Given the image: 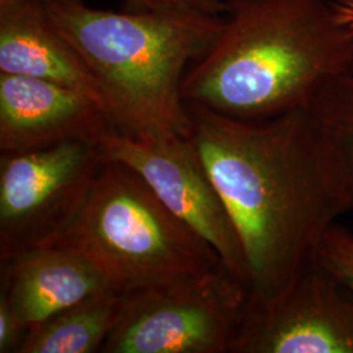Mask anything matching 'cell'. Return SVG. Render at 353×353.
<instances>
[{"label": "cell", "mask_w": 353, "mask_h": 353, "mask_svg": "<svg viewBox=\"0 0 353 353\" xmlns=\"http://www.w3.org/2000/svg\"><path fill=\"white\" fill-rule=\"evenodd\" d=\"M52 24L100 84L108 114L127 137H189L182 97L188 65L220 34L224 17L113 12L81 1L46 6Z\"/></svg>", "instance_id": "obj_3"}, {"label": "cell", "mask_w": 353, "mask_h": 353, "mask_svg": "<svg viewBox=\"0 0 353 353\" xmlns=\"http://www.w3.org/2000/svg\"><path fill=\"white\" fill-rule=\"evenodd\" d=\"M229 353H353V293L314 259L276 296L249 297Z\"/></svg>", "instance_id": "obj_8"}, {"label": "cell", "mask_w": 353, "mask_h": 353, "mask_svg": "<svg viewBox=\"0 0 353 353\" xmlns=\"http://www.w3.org/2000/svg\"><path fill=\"white\" fill-rule=\"evenodd\" d=\"M212 46L190 67L185 103L245 121L306 110L353 72V34L326 0H227Z\"/></svg>", "instance_id": "obj_2"}, {"label": "cell", "mask_w": 353, "mask_h": 353, "mask_svg": "<svg viewBox=\"0 0 353 353\" xmlns=\"http://www.w3.org/2000/svg\"><path fill=\"white\" fill-rule=\"evenodd\" d=\"M248 303L224 265L128 290L101 353H229Z\"/></svg>", "instance_id": "obj_5"}, {"label": "cell", "mask_w": 353, "mask_h": 353, "mask_svg": "<svg viewBox=\"0 0 353 353\" xmlns=\"http://www.w3.org/2000/svg\"><path fill=\"white\" fill-rule=\"evenodd\" d=\"M103 163L100 144L87 141L0 154V262L59 240Z\"/></svg>", "instance_id": "obj_6"}, {"label": "cell", "mask_w": 353, "mask_h": 353, "mask_svg": "<svg viewBox=\"0 0 353 353\" xmlns=\"http://www.w3.org/2000/svg\"><path fill=\"white\" fill-rule=\"evenodd\" d=\"M106 290L105 279L85 258L59 245L0 262V294L28 328Z\"/></svg>", "instance_id": "obj_11"}, {"label": "cell", "mask_w": 353, "mask_h": 353, "mask_svg": "<svg viewBox=\"0 0 353 353\" xmlns=\"http://www.w3.org/2000/svg\"><path fill=\"white\" fill-rule=\"evenodd\" d=\"M21 1H34V3L49 6V4H63V3H72V1H81V0H0V4H11V3H21Z\"/></svg>", "instance_id": "obj_18"}, {"label": "cell", "mask_w": 353, "mask_h": 353, "mask_svg": "<svg viewBox=\"0 0 353 353\" xmlns=\"http://www.w3.org/2000/svg\"><path fill=\"white\" fill-rule=\"evenodd\" d=\"M130 11L138 12L198 13L221 16L227 12L225 0H126Z\"/></svg>", "instance_id": "obj_15"}, {"label": "cell", "mask_w": 353, "mask_h": 353, "mask_svg": "<svg viewBox=\"0 0 353 353\" xmlns=\"http://www.w3.org/2000/svg\"><path fill=\"white\" fill-rule=\"evenodd\" d=\"M0 74L28 76L80 90L106 110L100 84L52 24L45 4H0Z\"/></svg>", "instance_id": "obj_10"}, {"label": "cell", "mask_w": 353, "mask_h": 353, "mask_svg": "<svg viewBox=\"0 0 353 353\" xmlns=\"http://www.w3.org/2000/svg\"><path fill=\"white\" fill-rule=\"evenodd\" d=\"M122 307V293L102 290L26 331L19 353L101 352Z\"/></svg>", "instance_id": "obj_12"}, {"label": "cell", "mask_w": 353, "mask_h": 353, "mask_svg": "<svg viewBox=\"0 0 353 353\" xmlns=\"http://www.w3.org/2000/svg\"><path fill=\"white\" fill-rule=\"evenodd\" d=\"M28 327L14 314L7 299L0 294V353H19Z\"/></svg>", "instance_id": "obj_16"}, {"label": "cell", "mask_w": 353, "mask_h": 353, "mask_svg": "<svg viewBox=\"0 0 353 353\" xmlns=\"http://www.w3.org/2000/svg\"><path fill=\"white\" fill-rule=\"evenodd\" d=\"M341 23L347 26L353 34V0H345L341 7L336 8Z\"/></svg>", "instance_id": "obj_17"}, {"label": "cell", "mask_w": 353, "mask_h": 353, "mask_svg": "<svg viewBox=\"0 0 353 353\" xmlns=\"http://www.w3.org/2000/svg\"><path fill=\"white\" fill-rule=\"evenodd\" d=\"M115 131L102 105L80 90L0 74V154L72 141L101 144Z\"/></svg>", "instance_id": "obj_9"}, {"label": "cell", "mask_w": 353, "mask_h": 353, "mask_svg": "<svg viewBox=\"0 0 353 353\" xmlns=\"http://www.w3.org/2000/svg\"><path fill=\"white\" fill-rule=\"evenodd\" d=\"M316 261L353 293V233L341 224L331 228L321 241Z\"/></svg>", "instance_id": "obj_14"}, {"label": "cell", "mask_w": 353, "mask_h": 353, "mask_svg": "<svg viewBox=\"0 0 353 353\" xmlns=\"http://www.w3.org/2000/svg\"><path fill=\"white\" fill-rule=\"evenodd\" d=\"M190 139L237 232L249 297L265 301L353 214V172L307 110L245 121L186 103Z\"/></svg>", "instance_id": "obj_1"}, {"label": "cell", "mask_w": 353, "mask_h": 353, "mask_svg": "<svg viewBox=\"0 0 353 353\" xmlns=\"http://www.w3.org/2000/svg\"><path fill=\"white\" fill-rule=\"evenodd\" d=\"M54 245L80 254L119 293L223 265L135 170L115 161L103 163L83 208Z\"/></svg>", "instance_id": "obj_4"}, {"label": "cell", "mask_w": 353, "mask_h": 353, "mask_svg": "<svg viewBox=\"0 0 353 353\" xmlns=\"http://www.w3.org/2000/svg\"><path fill=\"white\" fill-rule=\"evenodd\" d=\"M100 147L105 161L135 170L165 207L208 242L221 263L248 287L237 232L190 137H127L115 131Z\"/></svg>", "instance_id": "obj_7"}, {"label": "cell", "mask_w": 353, "mask_h": 353, "mask_svg": "<svg viewBox=\"0 0 353 353\" xmlns=\"http://www.w3.org/2000/svg\"><path fill=\"white\" fill-rule=\"evenodd\" d=\"M306 110L336 143L353 172V72L328 84Z\"/></svg>", "instance_id": "obj_13"}]
</instances>
